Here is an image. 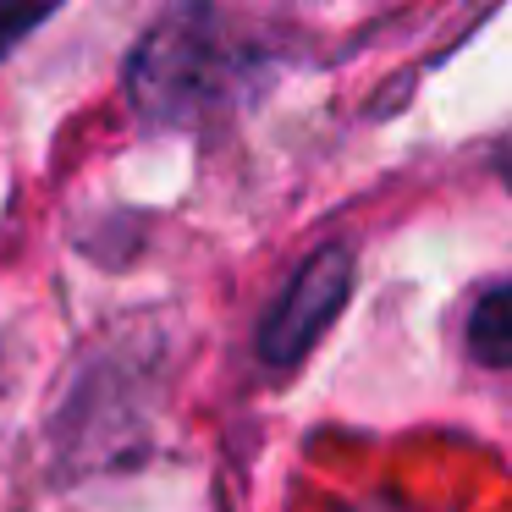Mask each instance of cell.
Returning a JSON list of instances; mask_svg holds the SVG:
<instances>
[{
	"mask_svg": "<svg viewBox=\"0 0 512 512\" xmlns=\"http://www.w3.org/2000/svg\"><path fill=\"white\" fill-rule=\"evenodd\" d=\"M226 78L237 83V61L210 39V17L182 12L138 45L133 56V100L149 122H188L226 100Z\"/></svg>",
	"mask_w": 512,
	"mask_h": 512,
	"instance_id": "cell-1",
	"label": "cell"
},
{
	"mask_svg": "<svg viewBox=\"0 0 512 512\" xmlns=\"http://www.w3.org/2000/svg\"><path fill=\"white\" fill-rule=\"evenodd\" d=\"M347 292H353V254L347 248H320L298 265V276L276 292L265 325H259V358L265 364H298L314 342L336 325Z\"/></svg>",
	"mask_w": 512,
	"mask_h": 512,
	"instance_id": "cell-2",
	"label": "cell"
},
{
	"mask_svg": "<svg viewBox=\"0 0 512 512\" xmlns=\"http://www.w3.org/2000/svg\"><path fill=\"white\" fill-rule=\"evenodd\" d=\"M463 347H468V358L485 364V369H512V281L490 287L485 298L468 309Z\"/></svg>",
	"mask_w": 512,
	"mask_h": 512,
	"instance_id": "cell-3",
	"label": "cell"
},
{
	"mask_svg": "<svg viewBox=\"0 0 512 512\" xmlns=\"http://www.w3.org/2000/svg\"><path fill=\"white\" fill-rule=\"evenodd\" d=\"M50 17V6H34V12H12V6H0V56L17 45V39L28 34V28H39Z\"/></svg>",
	"mask_w": 512,
	"mask_h": 512,
	"instance_id": "cell-4",
	"label": "cell"
},
{
	"mask_svg": "<svg viewBox=\"0 0 512 512\" xmlns=\"http://www.w3.org/2000/svg\"><path fill=\"white\" fill-rule=\"evenodd\" d=\"M501 171H507V182H512V138L501 144Z\"/></svg>",
	"mask_w": 512,
	"mask_h": 512,
	"instance_id": "cell-5",
	"label": "cell"
}]
</instances>
